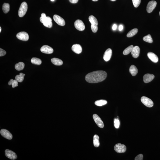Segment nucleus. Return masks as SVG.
Segmentation results:
<instances>
[{
  "instance_id": "1",
  "label": "nucleus",
  "mask_w": 160,
  "mask_h": 160,
  "mask_svg": "<svg viewBox=\"0 0 160 160\" xmlns=\"http://www.w3.org/2000/svg\"><path fill=\"white\" fill-rule=\"evenodd\" d=\"M107 76V74L103 71H97L88 73L85 77L88 82L94 83L100 82L104 80Z\"/></svg>"
},
{
  "instance_id": "27",
  "label": "nucleus",
  "mask_w": 160,
  "mask_h": 160,
  "mask_svg": "<svg viewBox=\"0 0 160 160\" xmlns=\"http://www.w3.org/2000/svg\"><path fill=\"white\" fill-rule=\"evenodd\" d=\"M107 103V101L104 100H97L95 103V105L98 106H102L106 104Z\"/></svg>"
},
{
  "instance_id": "45",
  "label": "nucleus",
  "mask_w": 160,
  "mask_h": 160,
  "mask_svg": "<svg viewBox=\"0 0 160 160\" xmlns=\"http://www.w3.org/2000/svg\"><path fill=\"white\" fill-rule=\"evenodd\" d=\"M159 14H160V12Z\"/></svg>"
},
{
  "instance_id": "22",
  "label": "nucleus",
  "mask_w": 160,
  "mask_h": 160,
  "mask_svg": "<svg viewBox=\"0 0 160 160\" xmlns=\"http://www.w3.org/2000/svg\"><path fill=\"white\" fill-rule=\"evenodd\" d=\"M93 142L94 145L95 147H97L99 146V137L98 135H95L94 136Z\"/></svg>"
},
{
  "instance_id": "24",
  "label": "nucleus",
  "mask_w": 160,
  "mask_h": 160,
  "mask_svg": "<svg viewBox=\"0 0 160 160\" xmlns=\"http://www.w3.org/2000/svg\"><path fill=\"white\" fill-rule=\"evenodd\" d=\"M138 32V29L137 28H135L131 30L127 33V36L128 37H133Z\"/></svg>"
},
{
  "instance_id": "18",
  "label": "nucleus",
  "mask_w": 160,
  "mask_h": 160,
  "mask_svg": "<svg viewBox=\"0 0 160 160\" xmlns=\"http://www.w3.org/2000/svg\"><path fill=\"white\" fill-rule=\"evenodd\" d=\"M147 56L149 59L153 62L155 63H156L158 62V57L154 53L152 52L148 53L147 54Z\"/></svg>"
},
{
  "instance_id": "14",
  "label": "nucleus",
  "mask_w": 160,
  "mask_h": 160,
  "mask_svg": "<svg viewBox=\"0 0 160 160\" xmlns=\"http://www.w3.org/2000/svg\"><path fill=\"white\" fill-rule=\"evenodd\" d=\"M112 51L110 49H108L105 51L104 55L103 58L105 61L108 62L111 58Z\"/></svg>"
},
{
  "instance_id": "16",
  "label": "nucleus",
  "mask_w": 160,
  "mask_h": 160,
  "mask_svg": "<svg viewBox=\"0 0 160 160\" xmlns=\"http://www.w3.org/2000/svg\"><path fill=\"white\" fill-rule=\"evenodd\" d=\"M154 76L153 74H147L143 77L144 81L145 83H148L152 81L154 78Z\"/></svg>"
},
{
  "instance_id": "33",
  "label": "nucleus",
  "mask_w": 160,
  "mask_h": 160,
  "mask_svg": "<svg viewBox=\"0 0 160 160\" xmlns=\"http://www.w3.org/2000/svg\"><path fill=\"white\" fill-rule=\"evenodd\" d=\"M91 29L92 32L94 33H96L97 32L98 30V27L97 25H91Z\"/></svg>"
},
{
  "instance_id": "38",
  "label": "nucleus",
  "mask_w": 160,
  "mask_h": 160,
  "mask_svg": "<svg viewBox=\"0 0 160 160\" xmlns=\"http://www.w3.org/2000/svg\"><path fill=\"white\" fill-rule=\"evenodd\" d=\"M14 81V80H13V79H11L10 81L8 82V84L9 85H12L13 82Z\"/></svg>"
},
{
  "instance_id": "42",
  "label": "nucleus",
  "mask_w": 160,
  "mask_h": 160,
  "mask_svg": "<svg viewBox=\"0 0 160 160\" xmlns=\"http://www.w3.org/2000/svg\"><path fill=\"white\" fill-rule=\"evenodd\" d=\"M92 1H97L98 0H92Z\"/></svg>"
},
{
  "instance_id": "2",
  "label": "nucleus",
  "mask_w": 160,
  "mask_h": 160,
  "mask_svg": "<svg viewBox=\"0 0 160 160\" xmlns=\"http://www.w3.org/2000/svg\"><path fill=\"white\" fill-rule=\"evenodd\" d=\"M40 21L45 27L48 28H51L52 26L51 18L50 17H47L45 14L42 13L41 14V16L40 18Z\"/></svg>"
},
{
  "instance_id": "26",
  "label": "nucleus",
  "mask_w": 160,
  "mask_h": 160,
  "mask_svg": "<svg viewBox=\"0 0 160 160\" xmlns=\"http://www.w3.org/2000/svg\"><path fill=\"white\" fill-rule=\"evenodd\" d=\"M10 5L8 3H5L3 4L2 7V9L3 12L5 14H7L10 10Z\"/></svg>"
},
{
  "instance_id": "25",
  "label": "nucleus",
  "mask_w": 160,
  "mask_h": 160,
  "mask_svg": "<svg viewBox=\"0 0 160 160\" xmlns=\"http://www.w3.org/2000/svg\"><path fill=\"white\" fill-rule=\"evenodd\" d=\"M25 74L21 73L19 75H17L15 77V80L21 83L24 80V77Z\"/></svg>"
},
{
  "instance_id": "12",
  "label": "nucleus",
  "mask_w": 160,
  "mask_h": 160,
  "mask_svg": "<svg viewBox=\"0 0 160 160\" xmlns=\"http://www.w3.org/2000/svg\"><path fill=\"white\" fill-rule=\"evenodd\" d=\"M0 134L4 138L8 140H11L13 138L12 134L9 131L5 129H2L0 131Z\"/></svg>"
},
{
  "instance_id": "4",
  "label": "nucleus",
  "mask_w": 160,
  "mask_h": 160,
  "mask_svg": "<svg viewBox=\"0 0 160 160\" xmlns=\"http://www.w3.org/2000/svg\"><path fill=\"white\" fill-rule=\"evenodd\" d=\"M141 102L146 106L148 107H152L153 106V103L150 98L145 97H143L141 98Z\"/></svg>"
},
{
  "instance_id": "37",
  "label": "nucleus",
  "mask_w": 160,
  "mask_h": 160,
  "mask_svg": "<svg viewBox=\"0 0 160 160\" xmlns=\"http://www.w3.org/2000/svg\"><path fill=\"white\" fill-rule=\"evenodd\" d=\"M70 2L72 3H77L78 0H69Z\"/></svg>"
},
{
  "instance_id": "13",
  "label": "nucleus",
  "mask_w": 160,
  "mask_h": 160,
  "mask_svg": "<svg viewBox=\"0 0 160 160\" xmlns=\"http://www.w3.org/2000/svg\"><path fill=\"white\" fill-rule=\"evenodd\" d=\"M42 52L47 54H50L53 52V49L48 45H45L42 47L40 49Z\"/></svg>"
},
{
  "instance_id": "28",
  "label": "nucleus",
  "mask_w": 160,
  "mask_h": 160,
  "mask_svg": "<svg viewBox=\"0 0 160 160\" xmlns=\"http://www.w3.org/2000/svg\"><path fill=\"white\" fill-rule=\"evenodd\" d=\"M134 46L133 45H131L128 47L124 50L123 52V54L124 55H127L131 52L132 49H133Z\"/></svg>"
},
{
  "instance_id": "19",
  "label": "nucleus",
  "mask_w": 160,
  "mask_h": 160,
  "mask_svg": "<svg viewBox=\"0 0 160 160\" xmlns=\"http://www.w3.org/2000/svg\"><path fill=\"white\" fill-rule=\"evenodd\" d=\"M130 73L132 76H135L138 73V70L136 67L134 65H132L130 67L129 69Z\"/></svg>"
},
{
  "instance_id": "34",
  "label": "nucleus",
  "mask_w": 160,
  "mask_h": 160,
  "mask_svg": "<svg viewBox=\"0 0 160 160\" xmlns=\"http://www.w3.org/2000/svg\"><path fill=\"white\" fill-rule=\"evenodd\" d=\"M143 158V154H140L138 155L135 159V160H142Z\"/></svg>"
},
{
  "instance_id": "9",
  "label": "nucleus",
  "mask_w": 160,
  "mask_h": 160,
  "mask_svg": "<svg viewBox=\"0 0 160 160\" xmlns=\"http://www.w3.org/2000/svg\"><path fill=\"white\" fill-rule=\"evenodd\" d=\"M53 19L56 22L58 25L63 26L65 24V22L63 18L59 15H55L53 17Z\"/></svg>"
},
{
  "instance_id": "17",
  "label": "nucleus",
  "mask_w": 160,
  "mask_h": 160,
  "mask_svg": "<svg viewBox=\"0 0 160 160\" xmlns=\"http://www.w3.org/2000/svg\"><path fill=\"white\" fill-rule=\"evenodd\" d=\"M71 49L74 52L77 54H80L82 50V47L79 44H76L74 45L71 48Z\"/></svg>"
},
{
  "instance_id": "10",
  "label": "nucleus",
  "mask_w": 160,
  "mask_h": 160,
  "mask_svg": "<svg viewBox=\"0 0 160 160\" xmlns=\"http://www.w3.org/2000/svg\"><path fill=\"white\" fill-rule=\"evenodd\" d=\"M93 118L95 122L99 127L101 128H103L104 126L103 122L98 115L95 114H93Z\"/></svg>"
},
{
  "instance_id": "39",
  "label": "nucleus",
  "mask_w": 160,
  "mask_h": 160,
  "mask_svg": "<svg viewBox=\"0 0 160 160\" xmlns=\"http://www.w3.org/2000/svg\"><path fill=\"white\" fill-rule=\"evenodd\" d=\"M123 26L122 25H120L119 26V30L120 31H121L122 30H123Z\"/></svg>"
},
{
  "instance_id": "40",
  "label": "nucleus",
  "mask_w": 160,
  "mask_h": 160,
  "mask_svg": "<svg viewBox=\"0 0 160 160\" xmlns=\"http://www.w3.org/2000/svg\"><path fill=\"white\" fill-rule=\"evenodd\" d=\"M117 28V26L116 24H114L112 27V29L113 30H116Z\"/></svg>"
},
{
  "instance_id": "41",
  "label": "nucleus",
  "mask_w": 160,
  "mask_h": 160,
  "mask_svg": "<svg viewBox=\"0 0 160 160\" xmlns=\"http://www.w3.org/2000/svg\"><path fill=\"white\" fill-rule=\"evenodd\" d=\"M1 30H2V28H1V27H0V32H1Z\"/></svg>"
},
{
  "instance_id": "44",
  "label": "nucleus",
  "mask_w": 160,
  "mask_h": 160,
  "mask_svg": "<svg viewBox=\"0 0 160 160\" xmlns=\"http://www.w3.org/2000/svg\"><path fill=\"white\" fill-rule=\"evenodd\" d=\"M50 0L53 2V1H54L55 0Z\"/></svg>"
},
{
  "instance_id": "32",
  "label": "nucleus",
  "mask_w": 160,
  "mask_h": 160,
  "mask_svg": "<svg viewBox=\"0 0 160 160\" xmlns=\"http://www.w3.org/2000/svg\"><path fill=\"white\" fill-rule=\"evenodd\" d=\"M120 125V122L119 119H115L114 120V126L116 128H119Z\"/></svg>"
},
{
  "instance_id": "29",
  "label": "nucleus",
  "mask_w": 160,
  "mask_h": 160,
  "mask_svg": "<svg viewBox=\"0 0 160 160\" xmlns=\"http://www.w3.org/2000/svg\"><path fill=\"white\" fill-rule=\"evenodd\" d=\"M31 62L34 64L40 65L42 63V61L39 58H33L31 59Z\"/></svg>"
},
{
  "instance_id": "23",
  "label": "nucleus",
  "mask_w": 160,
  "mask_h": 160,
  "mask_svg": "<svg viewBox=\"0 0 160 160\" xmlns=\"http://www.w3.org/2000/svg\"><path fill=\"white\" fill-rule=\"evenodd\" d=\"M25 66L24 63L22 62H19L16 64L15 66V69L18 71H21L23 70Z\"/></svg>"
},
{
  "instance_id": "21",
  "label": "nucleus",
  "mask_w": 160,
  "mask_h": 160,
  "mask_svg": "<svg viewBox=\"0 0 160 160\" xmlns=\"http://www.w3.org/2000/svg\"><path fill=\"white\" fill-rule=\"evenodd\" d=\"M89 20L91 23V25H98V22L95 17L91 15L89 17Z\"/></svg>"
},
{
  "instance_id": "7",
  "label": "nucleus",
  "mask_w": 160,
  "mask_h": 160,
  "mask_svg": "<svg viewBox=\"0 0 160 160\" xmlns=\"http://www.w3.org/2000/svg\"><path fill=\"white\" fill-rule=\"evenodd\" d=\"M75 28L78 30L83 31L85 28V25L82 21L80 20H77L74 23Z\"/></svg>"
},
{
  "instance_id": "11",
  "label": "nucleus",
  "mask_w": 160,
  "mask_h": 160,
  "mask_svg": "<svg viewBox=\"0 0 160 160\" xmlns=\"http://www.w3.org/2000/svg\"><path fill=\"white\" fill-rule=\"evenodd\" d=\"M5 155L6 157L11 160H15L17 158L16 153L8 149H6L5 151Z\"/></svg>"
},
{
  "instance_id": "5",
  "label": "nucleus",
  "mask_w": 160,
  "mask_h": 160,
  "mask_svg": "<svg viewBox=\"0 0 160 160\" xmlns=\"http://www.w3.org/2000/svg\"><path fill=\"white\" fill-rule=\"evenodd\" d=\"M114 150L117 153H123L125 152L126 147L125 146L121 144H116L114 146Z\"/></svg>"
},
{
  "instance_id": "30",
  "label": "nucleus",
  "mask_w": 160,
  "mask_h": 160,
  "mask_svg": "<svg viewBox=\"0 0 160 160\" xmlns=\"http://www.w3.org/2000/svg\"><path fill=\"white\" fill-rule=\"evenodd\" d=\"M143 40L146 42L152 43L153 42V40L152 39L151 36L150 35H147L144 36L143 38Z\"/></svg>"
},
{
  "instance_id": "6",
  "label": "nucleus",
  "mask_w": 160,
  "mask_h": 160,
  "mask_svg": "<svg viewBox=\"0 0 160 160\" xmlns=\"http://www.w3.org/2000/svg\"><path fill=\"white\" fill-rule=\"evenodd\" d=\"M17 38L23 41H27L29 39V35L26 32H19L16 35Z\"/></svg>"
},
{
  "instance_id": "20",
  "label": "nucleus",
  "mask_w": 160,
  "mask_h": 160,
  "mask_svg": "<svg viewBox=\"0 0 160 160\" xmlns=\"http://www.w3.org/2000/svg\"><path fill=\"white\" fill-rule=\"evenodd\" d=\"M52 63L56 66H60L63 64V62L61 60L57 58H53L51 59Z\"/></svg>"
},
{
  "instance_id": "8",
  "label": "nucleus",
  "mask_w": 160,
  "mask_h": 160,
  "mask_svg": "<svg viewBox=\"0 0 160 160\" xmlns=\"http://www.w3.org/2000/svg\"><path fill=\"white\" fill-rule=\"evenodd\" d=\"M157 2L155 1H150L146 7L147 12L149 13H151L156 6Z\"/></svg>"
},
{
  "instance_id": "35",
  "label": "nucleus",
  "mask_w": 160,
  "mask_h": 160,
  "mask_svg": "<svg viewBox=\"0 0 160 160\" xmlns=\"http://www.w3.org/2000/svg\"><path fill=\"white\" fill-rule=\"evenodd\" d=\"M6 52L5 50L2 49H0V56H2L6 55Z\"/></svg>"
},
{
  "instance_id": "36",
  "label": "nucleus",
  "mask_w": 160,
  "mask_h": 160,
  "mask_svg": "<svg viewBox=\"0 0 160 160\" xmlns=\"http://www.w3.org/2000/svg\"><path fill=\"white\" fill-rule=\"evenodd\" d=\"M18 82L16 80H14L12 84V87L13 88H14L15 87L18 86Z\"/></svg>"
},
{
  "instance_id": "15",
  "label": "nucleus",
  "mask_w": 160,
  "mask_h": 160,
  "mask_svg": "<svg viewBox=\"0 0 160 160\" xmlns=\"http://www.w3.org/2000/svg\"><path fill=\"white\" fill-rule=\"evenodd\" d=\"M140 52V49L138 46L134 47L131 52V54L132 56L134 58H137L139 56Z\"/></svg>"
},
{
  "instance_id": "43",
  "label": "nucleus",
  "mask_w": 160,
  "mask_h": 160,
  "mask_svg": "<svg viewBox=\"0 0 160 160\" xmlns=\"http://www.w3.org/2000/svg\"><path fill=\"white\" fill-rule=\"evenodd\" d=\"M111 0V1H115L116 0Z\"/></svg>"
},
{
  "instance_id": "3",
  "label": "nucleus",
  "mask_w": 160,
  "mask_h": 160,
  "mask_svg": "<svg viewBox=\"0 0 160 160\" xmlns=\"http://www.w3.org/2000/svg\"><path fill=\"white\" fill-rule=\"evenodd\" d=\"M28 9V5L26 2H23L19 8L18 14L19 16L22 17L25 15Z\"/></svg>"
},
{
  "instance_id": "31",
  "label": "nucleus",
  "mask_w": 160,
  "mask_h": 160,
  "mask_svg": "<svg viewBox=\"0 0 160 160\" xmlns=\"http://www.w3.org/2000/svg\"><path fill=\"white\" fill-rule=\"evenodd\" d=\"M132 3H133L134 6L135 7H137L139 6L141 0H132Z\"/></svg>"
}]
</instances>
